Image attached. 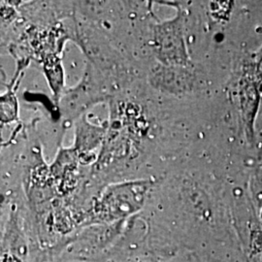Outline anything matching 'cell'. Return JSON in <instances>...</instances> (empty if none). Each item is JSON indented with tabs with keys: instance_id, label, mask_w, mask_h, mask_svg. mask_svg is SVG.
<instances>
[{
	"instance_id": "obj_1",
	"label": "cell",
	"mask_w": 262,
	"mask_h": 262,
	"mask_svg": "<svg viewBox=\"0 0 262 262\" xmlns=\"http://www.w3.org/2000/svg\"><path fill=\"white\" fill-rule=\"evenodd\" d=\"M154 50L163 63H182L186 61L183 40L176 27V21L159 24L154 30Z\"/></svg>"
},
{
	"instance_id": "obj_2",
	"label": "cell",
	"mask_w": 262,
	"mask_h": 262,
	"mask_svg": "<svg viewBox=\"0 0 262 262\" xmlns=\"http://www.w3.org/2000/svg\"><path fill=\"white\" fill-rule=\"evenodd\" d=\"M108 128L106 126H94L83 118L76 125L74 150L77 152H92L105 140Z\"/></svg>"
},
{
	"instance_id": "obj_3",
	"label": "cell",
	"mask_w": 262,
	"mask_h": 262,
	"mask_svg": "<svg viewBox=\"0 0 262 262\" xmlns=\"http://www.w3.org/2000/svg\"><path fill=\"white\" fill-rule=\"evenodd\" d=\"M1 106V120L2 122H12L17 117V101L15 95L7 94V97L2 98Z\"/></svg>"
}]
</instances>
